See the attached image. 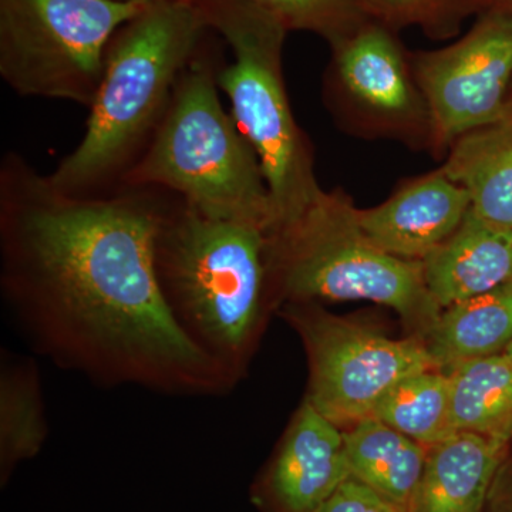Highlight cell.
I'll use <instances>...</instances> for the list:
<instances>
[{"label":"cell","instance_id":"obj_5","mask_svg":"<svg viewBox=\"0 0 512 512\" xmlns=\"http://www.w3.org/2000/svg\"><path fill=\"white\" fill-rule=\"evenodd\" d=\"M266 271L275 302H375L423 336L443 312L427 289L421 261L373 245L339 190H323L298 217L266 234Z\"/></svg>","mask_w":512,"mask_h":512},{"label":"cell","instance_id":"obj_12","mask_svg":"<svg viewBox=\"0 0 512 512\" xmlns=\"http://www.w3.org/2000/svg\"><path fill=\"white\" fill-rule=\"evenodd\" d=\"M470 194L441 170L420 177L379 207L357 210L360 231L387 254L423 261L460 227Z\"/></svg>","mask_w":512,"mask_h":512},{"label":"cell","instance_id":"obj_13","mask_svg":"<svg viewBox=\"0 0 512 512\" xmlns=\"http://www.w3.org/2000/svg\"><path fill=\"white\" fill-rule=\"evenodd\" d=\"M424 282L441 311L512 279V231L468 210L450 238L421 261Z\"/></svg>","mask_w":512,"mask_h":512},{"label":"cell","instance_id":"obj_2","mask_svg":"<svg viewBox=\"0 0 512 512\" xmlns=\"http://www.w3.org/2000/svg\"><path fill=\"white\" fill-rule=\"evenodd\" d=\"M210 28L194 0L148 3L117 30L82 141L49 175L73 195L120 188L163 121Z\"/></svg>","mask_w":512,"mask_h":512},{"label":"cell","instance_id":"obj_9","mask_svg":"<svg viewBox=\"0 0 512 512\" xmlns=\"http://www.w3.org/2000/svg\"><path fill=\"white\" fill-rule=\"evenodd\" d=\"M410 62L429 109L434 146H451L510 109L512 13H480L453 45L414 53Z\"/></svg>","mask_w":512,"mask_h":512},{"label":"cell","instance_id":"obj_15","mask_svg":"<svg viewBox=\"0 0 512 512\" xmlns=\"http://www.w3.org/2000/svg\"><path fill=\"white\" fill-rule=\"evenodd\" d=\"M440 170L470 194L477 217L512 231V103L503 119L454 141Z\"/></svg>","mask_w":512,"mask_h":512},{"label":"cell","instance_id":"obj_25","mask_svg":"<svg viewBox=\"0 0 512 512\" xmlns=\"http://www.w3.org/2000/svg\"><path fill=\"white\" fill-rule=\"evenodd\" d=\"M481 3H483V12L498 10V12L512 13V0H481Z\"/></svg>","mask_w":512,"mask_h":512},{"label":"cell","instance_id":"obj_18","mask_svg":"<svg viewBox=\"0 0 512 512\" xmlns=\"http://www.w3.org/2000/svg\"><path fill=\"white\" fill-rule=\"evenodd\" d=\"M454 430L512 439V360L505 353L470 360L447 372Z\"/></svg>","mask_w":512,"mask_h":512},{"label":"cell","instance_id":"obj_11","mask_svg":"<svg viewBox=\"0 0 512 512\" xmlns=\"http://www.w3.org/2000/svg\"><path fill=\"white\" fill-rule=\"evenodd\" d=\"M350 477L345 431L303 400L266 474V503L274 512H315Z\"/></svg>","mask_w":512,"mask_h":512},{"label":"cell","instance_id":"obj_16","mask_svg":"<svg viewBox=\"0 0 512 512\" xmlns=\"http://www.w3.org/2000/svg\"><path fill=\"white\" fill-rule=\"evenodd\" d=\"M350 476L372 488L397 512H409L429 447L369 417L345 431Z\"/></svg>","mask_w":512,"mask_h":512},{"label":"cell","instance_id":"obj_8","mask_svg":"<svg viewBox=\"0 0 512 512\" xmlns=\"http://www.w3.org/2000/svg\"><path fill=\"white\" fill-rule=\"evenodd\" d=\"M286 318L301 333L311 367L306 399L320 414L353 426L404 377L436 369L423 340H396L330 316L312 302L288 303Z\"/></svg>","mask_w":512,"mask_h":512},{"label":"cell","instance_id":"obj_26","mask_svg":"<svg viewBox=\"0 0 512 512\" xmlns=\"http://www.w3.org/2000/svg\"><path fill=\"white\" fill-rule=\"evenodd\" d=\"M504 353L512 360V342L510 343V346H508V348L505 349Z\"/></svg>","mask_w":512,"mask_h":512},{"label":"cell","instance_id":"obj_14","mask_svg":"<svg viewBox=\"0 0 512 512\" xmlns=\"http://www.w3.org/2000/svg\"><path fill=\"white\" fill-rule=\"evenodd\" d=\"M510 441L457 431L429 447L409 512H484Z\"/></svg>","mask_w":512,"mask_h":512},{"label":"cell","instance_id":"obj_7","mask_svg":"<svg viewBox=\"0 0 512 512\" xmlns=\"http://www.w3.org/2000/svg\"><path fill=\"white\" fill-rule=\"evenodd\" d=\"M148 3L0 0V76L22 97L92 106L107 47Z\"/></svg>","mask_w":512,"mask_h":512},{"label":"cell","instance_id":"obj_27","mask_svg":"<svg viewBox=\"0 0 512 512\" xmlns=\"http://www.w3.org/2000/svg\"><path fill=\"white\" fill-rule=\"evenodd\" d=\"M123 2H144V3H151V2H157V0H123Z\"/></svg>","mask_w":512,"mask_h":512},{"label":"cell","instance_id":"obj_19","mask_svg":"<svg viewBox=\"0 0 512 512\" xmlns=\"http://www.w3.org/2000/svg\"><path fill=\"white\" fill-rule=\"evenodd\" d=\"M49 434L42 377L30 357L2 353L0 365V461L3 476L35 457Z\"/></svg>","mask_w":512,"mask_h":512},{"label":"cell","instance_id":"obj_3","mask_svg":"<svg viewBox=\"0 0 512 512\" xmlns=\"http://www.w3.org/2000/svg\"><path fill=\"white\" fill-rule=\"evenodd\" d=\"M156 271L178 325L237 382L271 296L265 232L205 217L170 192L157 232Z\"/></svg>","mask_w":512,"mask_h":512},{"label":"cell","instance_id":"obj_28","mask_svg":"<svg viewBox=\"0 0 512 512\" xmlns=\"http://www.w3.org/2000/svg\"><path fill=\"white\" fill-rule=\"evenodd\" d=\"M510 103H512V94H511V97H510Z\"/></svg>","mask_w":512,"mask_h":512},{"label":"cell","instance_id":"obj_10","mask_svg":"<svg viewBox=\"0 0 512 512\" xmlns=\"http://www.w3.org/2000/svg\"><path fill=\"white\" fill-rule=\"evenodd\" d=\"M330 47L328 87L338 101L383 133L427 130L433 140L426 100L396 32L370 19Z\"/></svg>","mask_w":512,"mask_h":512},{"label":"cell","instance_id":"obj_20","mask_svg":"<svg viewBox=\"0 0 512 512\" xmlns=\"http://www.w3.org/2000/svg\"><path fill=\"white\" fill-rule=\"evenodd\" d=\"M375 419L431 447L457 433L451 420V379L439 369L404 377L377 404Z\"/></svg>","mask_w":512,"mask_h":512},{"label":"cell","instance_id":"obj_17","mask_svg":"<svg viewBox=\"0 0 512 512\" xmlns=\"http://www.w3.org/2000/svg\"><path fill=\"white\" fill-rule=\"evenodd\" d=\"M434 367H454L504 353L512 342V279L440 313L423 339Z\"/></svg>","mask_w":512,"mask_h":512},{"label":"cell","instance_id":"obj_22","mask_svg":"<svg viewBox=\"0 0 512 512\" xmlns=\"http://www.w3.org/2000/svg\"><path fill=\"white\" fill-rule=\"evenodd\" d=\"M271 13L288 32L302 30L339 42L369 22L363 0H249Z\"/></svg>","mask_w":512,"mask_h":512},{"label":"cell","instance_id":"obj_1","mask_svg":"<svg viewBox=\"0 0 512 512\" xmlns=\"http://www.w3.org/2000/svg\"><path fill=\"white\" fill-rule=\"evenodd\" d=\"M170 192L73 195L0 161V288L37 355L100 386L222 396L234 382L178 325L156 271Z\"/></svg>","mask_w":512,"mask_h":512},{"label":"cell","instance_id":"obj_24","mask_svg":"<svg viewBox=\"0 0 512 512\" xmlns=\"http://www.w3.org/2000/svg\"><path fill=\"white\" fill-rule=\"evenodd\" d=\"M484 512H512V461H504L495 474Z\"/></svg>","mask_w":512,"mask_h":512},{"label":"cell","instance_id":"obj_21","mask_svg":"<svg viewBox=\"0 0 512 512\" xmlns=\"http://www.w3.org/2000/svg\"><path fill=\"white\" fill-rule=\"evenodd\" d=\"M370 19L399 32L419 26L433 39H450L460 33L471 15L483 12L481 0H363Z\"/></svg>","mask_w":512,"mask_h":512},{"label":"cell","instance_id":"obj_4","mask_svg":"<svg viewBox=\"0 0 512 512\" xmlns=\"http://www.w3.org/2000/svg\"><path fill=\"white\" fill-rule=\"evenodd\" d=\"M212 30L181 74L163 121L120 187L158 188L205 217L269 234L275 210L254 148L222 107Z\"/></svg>","mask_w":512,"mask_h":512},{"label":"cell","instance_id":"obj_23","mask_svg":"<svg viewBox=\"0 0 512 512\" xmlns=\"http://www.w3.org/2000/svg\"><path fill=\"white\" fill-rule=\"evenodd\" d=\"M315 512H397L372 488L350 477Z\"/></svg>","mask_w":512,"mask_h":512},{"label":"cell","instance_id":"obj_6","mask_svg":"<svg viewBox=\"0 0 512 512\" xmlns=\"http://www.w3.org/2000/svg\"><path fill=\"white\" fill-rule=\"evenodd\" d=\"M227 43L218 87L232 119L259 158L275 210V229L298 217L322 188L308 138L293 117L284 80L285 26L249 0H194Z\"/></svg>","mask_w":512,"mask_h":512}]
</instances>
